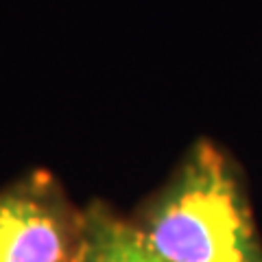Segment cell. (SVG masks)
Listing matches in <instances>:
<instances>
[{
    "label": "cell",
    "mask_w": 262,
    "mask_h": 262,
    "mask_svg": "<svg viewBox=\"0 0 262 262\" xmlns=\"http://www.w3.org/2000/svg\"><path fill=\"white\" fill-rule=\"evenodd\" d=\"M134 225L166 262H262L241 179L210 140L192 144Z\"/></svg>",
    "instance_id": "1"
},
{
    "label": "cell",
    "mask_w": 262,
    "mask_h": 262,
    "mask_svg": "<svg viewBox=\"0 0 262 262\" xmlns=\"http://www.w3.org/2000/svg\"><path fill=\"white\" fill-rule=\"evenodd\" d=\"M88 214L46 170L0 190V262H81Z\"/></svg>",
    "instance_id": "2"
},
{
    "label": "cell",
    "mask_w": 262,
    "mask_h": 262,
    "mask_svg": "<svg viewBox=\"0 0 262 262\" xmlns=\"http://www.w3.org/2000/svg\"><path fill=\"white\" fill-rule=\"evenodd\" d=\"M85 214L88 236L81 262H166L146 245L134 221L98 203L85 208Z\"/></svg>",
    "instance_id": "3"
}]
</instances>
